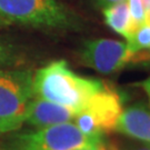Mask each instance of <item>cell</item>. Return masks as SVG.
<instances>
[{"instance_id":"30bf717a","label":"cell","mask_w":150,"mask_h":150,"mask_svg":"<svg viewBox=\"0 0 150 150\" xmlns=\"http://www.w3.org/2000/svg\"><path fill=\"white\" fill-rule=\"evenodd\" d=\"M22 60L21 50L16 45L0 39V70L17 68Z\"/></svg>"},{"instance_id":"2e32d148","label":"cell","mask_w":150,"mask_h":150,"mask_svg":"<svg viewBox=\"0 0 150 150\" xmlns=\"http://www.w3.org/2000/svg\"><path fill=\"white\" fill-rule=\"evenodd\" d=\"M2 23H4V21H1V20H0V26H1V25H2Z\"/></svg>"},{"instance_id":"3957f363","label":"cell","mask_w":150,"mask_h":150,"mask_svg":"<svg viewBox=\"0 0 150 150\" xmlns=\"http://www.w3.org/2000/svg\"><path fill=\"white\" fill-rule=\"evenodd\" d=\"M4 150H106L105 137L83 134L74 122L13 134Z\"/></svg>"},{"instance_id":"8fae6325","label":"cell","mask_w":150,"mask_h":150,"mask_svg":"<svg viewBox=\"0 0 150 150\" xmlns=\"http://www.w3.org/2000/svg\"><path fill=\"white\" fill-rule=\"evenodd\" d=\"M129 49L132 52L150 51V25L145 23L134 32L130 40L127 41Z\"/></svg>"},{"instance_id":"277c9868","label":"cell","mask_w":150,"mask_h":150,"mask_svg":"<svg viewBox=\"0 0 150 150\" xmlns=\"http://www.w3.org/2000/svg\"><path fill=\"white\" fill-rule=\"evenodd\" d=\"M32 80L31 69L0 70V134L17 132L23 127L33 98Z\"/></svg>"},{"instance_id":"7c38bea8","label":"cell","mask_w":150,"mask_h":150,"mask_svg":"<svg viewBox=\"0 0 150 150\" xmlns=\"http://www.w3.org/2000/svg\"><path fill=\"white\" fill-rule=\"evenodd\" d=\"M128 8L134 30L137 31L146 22V10L142 0H128Z\"/></svg>"},{"instance_id":"ba28073f","label":"cell","mask_w":150,"mask_h":150,"mask_svg":"<svg viewBox=\"0 0 150 150\" xmlns=\"http://www.w3.org/2000/svg\"><path fill=\"white\" fill-rule=\"evenodd\" d=\"M116 131L150 144V108L138 102L122 109Z\"/></svg>"},{"instance_id":"8992f818","label":"cell","mask_w":150,"mask_h":150,"mask_svg":"<svg viewBox=\"0 0 150 150\" xmlns=\"http://www.w3.org/2000/svg\"><path fill=\"white\" fill-rule=\"evenodd\" d=\"M122 109L120 93L106 83L101 90L95 93L77 111L72 122L83 134L105 137V134L116 130Z\"/></svg>"},{"instance_id":"6da1fadb","label":"cell","mask_w":150,"mask_h":150,"mask_svg":"<svg viewBox=\"0 0 150 150\" xmlns=\"http://www.w3.org/2000/svg\"><path fill=\"white\" fill-rule=\"evenodd\" d=\"M98 79L78 75L64 60H56L33 72V96L79 111L105 87Z\"/></svg>"},{"instance_id":"e0dca14e","label":"cell","mask_w":150,"mask_h":150,"mask_svg":"<svg viewBox=\"0 0 150 150\" xmlns=\"http://www.w3.org/2000/svg\"><path fill=\"white\" fill-rule=\"evenodd\" d=\"M139 150H149V149H139Z\"/></svg>"},{"instance_id":"52a82bcc","label":"cell","mask_w":150,"mask_h":150,"mask_svg":"<svg viewBox=\"0 0 150 150\" xmlns=\"http://www.w3.org/2000/svg\"><path fill=\"white\" fill-rule=\"evenodd\" d=\"M76 113L72 109L33 96L28 108L25 125L39 129L60 123L72 122Z\"/></svg>"},{"instance_id":"9a60e30c","label":"cell","mask_w":150,"mask_h":150,"mask_svg":"<svg viewBox=\"0 0 150 150\" xmlns=\"http://www.w3.org/2000/svg\"><path fill=\"white\" fill-rule=\"evenodd\" d=\"M0 150H4L2 149V145H1V144H0Z\"/></svg>"},{"instance_id":"9c48e42d","label":"cell","mask_w":150,"mask_h":150,"mask_svg":"<svg viewBox=\"0 0 150 150\" xmlns=\"http://www.w3.org/2000/svg\"><path fill=\"white\" fill-rule=\"evenodd\" d=\"M103 17L108 27L123 38H126L127 41L130 40L134 35L136 30L131 21L128 4L126 1L117 2L106 7L103 9Z\"/></svg>"},{"instance_id":"4fadbf2b","label":"cell","mask_w":150,"mask_h":150,"mask_svg":"<svg viewBox=\"0 0 150 150\" xmlns=\"http://www.w3.org/2000/svg\"><path fill=\"white\" fill-rule=\"evenodd\" d=\"M97 6H99L100 8L105 9L106 7L113 5V4H117V2H121V1H126V0H92Z\"/></svg>"},{"instance_id":"7a4b0ae2","label":"cell","mask_w":150,"mask_h":150,"mask_svg":"<svg viewBox=\"0 0 150 150\" xmlns=\"http://www.w3.org/2000/svg\"><path fill=\"white\" fill-rule=\"evenodd\" d=\"M0 20L47 31H69L80 20L59 0H0Z\"/></svg>"},{"instance_id":"5bb4252c","label":"cell","mask_w":150,"mask_h":150,"mask_svg":"<svg viewBox=\"0 0 150 150\" xmlns=\"http://www.w3.org/2000/svg\"><path fill=\"white\" fill-rule=\"evenodd\" d=\"M142 4H144V7H145L146 16L150 15V0H142Z\"/></svg>"},{"instance_id":"5b68a950","label":"cell","mask_w":150,"mask_h":150,"mask_svg":"<svg viewBox=\"0 0 150 150\" xmlns=\"http://www.w3.org/2000/svg\"><path fill=\"white\" fill-rule=\"evenodd\" d=\"M77 57L81 64L101 75H113L122 70L130 62L149 60L150 51L136 54L129 49L127 42L98 38L82 43Z\"/></svg>"}]
</instances>
